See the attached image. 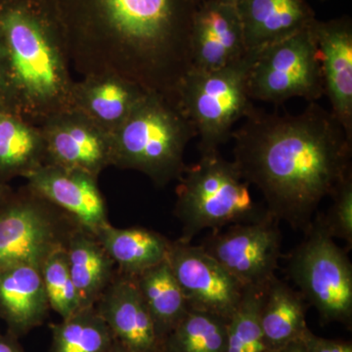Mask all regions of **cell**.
Here are the masks:
<instances>
[{
    "label": "cell",
    "instance_id": "6da1fadb",
    "mask_svg": "<svg viewBox=\"0 0 352 352\" xmlns=\"http://www.w3.org/2000/svg\"><path fill=\"white\" fill-rule=\"evenodd\" d=\"M72 66L115 74L177 102L191 71L190 39L204 0H47Z\"/></svg>",
    "mask_w": 352,
    "mask_h": 352
},
{
    "label": "cell",
    "instance_id": "7a4b0ae2",
    "mask_svg": "<svg viewBox=\"0 0 352 352\" xmlns=\"http://www.w3.org/2000/svg\"><path fill=\"white\" fill-rule=\"evenodd\" d=\"M234 164L261 192L266 210L305 230L324 199L352 173V140L317 102L298 115L252 109L233 131Z\"/></svg>",
    "mask_w": 352,
    "mask_h": 352
},
{
    "label": "cell",
    "instance_id": "3957f363",
    "mask_svg": "<svg viewBox=\"0 0 352 352\" xmlns=\"http://www.w3.org/2000/svg\"><path fill=\"white\" fill-rule=\"evenodd\" d=\"M69 69L47 0H0V101L39 126L72 108Z\"/></svg>",
    "mask_w": 352,
    "mask_h": 352
},
{
    "label": "cell",
    "instance_id": "277c9868",
    "mask_svg": "<svg viewBox=\"0 0 352 352\" xmlns=\"http://www.w3.org/2000/svg\"><path fill=\"white\" fill-rule=\"evenodd\" d=\"M195 138V127L177 102L146 94L111 134L112 166L139 171L163 188L182 178L185 150Z\"/></svg>",
    "mask_w": 352,
    "mask_h": 352
},
{
    "label": "cell",
    "instance_id": "5b68a950",
    "mask_svg": "<svg viewBox=\"0 0 352 352\" xmlns=\"http://www.w3.org/2000/svg\"><path fill=\"white\" fill-rule=\"evenodd\" d=\"M178 182L175 214L182 226L179 239L185 242L207 229L256 221L267 212L254 204L249 183L219 151L201 155Z\"/></svg>",
    "mask_w": 352,
    "mask_h": 352
},
{
    "label": "cell",
    "instance_id": "8992f818",
    "mask_svg": "<svg viewBox=\"0 0 352 352\" xmlns=\"http://www.w3.org/2000/svg\"><path fill=\"white\" fill-rule=\"evenodd\" d=\"M259 51L210 72L190 71L177 90V103L195 127L201 155L219 151L233 126L254 109L248 80Z\"/></svg>",
    "mask_w": 352,
    "mask_h": 352
},
{
    "label": "cell",
    "instance_id": "52a82bcc",
    "mask_svg": "<svg viewBox=\"0 0 352 352\" xmlns=\"http://www.w3.org/2000/svg\"><path fill=\"white\" fill-rule=\"evenodd\" d=\"M288 274L324 323H352V264L336 244L320 214L289 254Z\"/></svg>",
    "mask_w": 352,
    "mask_h": 352
},
{
    "label": "cell",
    "instance_id": "ba28073f",
    "mask_svg": "<svg viewBox=\"0 0 352 352\" xmlns=\"http://www.w3.org/2000/svg\"><path fill=\"white\" fill-rule=\"evenodd\" d=\"M82 228L25 185L0 208V272L22 263L43 266Z\"/></svg>",
    "mask_w": 352,
    "mask_h": 352
},
{
    "label": "cell",
    "instance_id": "9c48e42d",
    "mask_svg": "<svg viewBox=\"0 0 352 352\" xmlns=\"http://www.w3.org/2000/svg\"><path fill=\"white\" fill-rule=\"evenodd\" d=\"M252 101L281 105L292 98L308 103L325 95L318 50L310 27L259 51L248 80Z\"/></svg>",
    "mask_w": 352,
    "mask_h": 352
},
{
    "label": "cell",
    "instance_id": "30bf717a",
    "mask_svg": "<svg viewBox=\"0 0 352 352\" xmlns=\"http://www.w3.org/2000/svg\"><path fill=\"white\" fill-rule=\"evenodd\" d=\"M279 223L266 212L256 221L212 231L200 245L244 288H263L276 276L281 258Z\"/></svg>",
    "mask_w": 352,
    "mask_h": 352
},
{
    "label": "cell",
    "instance_id": "8fae6325",
    "mask_svg": "<svg viewBox=\"0 0 352 352\" xmlns=\"http://www.w3.org/2000/svg\"><path fill=\"white\" fill-rule=\"evenodd\" d=\"M166 261L189 308L230 319L245 288L200 245L171 242Z\"/></svg>",
    "mask_w": 352,
    "mask_h": 352
},
{
    "label": "cell",
    "instance_id": "7c38bea8",
    "mask_svg": "<svg viewBox=\"0 0 352 352\" xmlns=\"http://www.w3.org/2000/svg\"><path fill=\"white\" fill-rule=\"evenodd\" d=\"M39 127L46 164L82 170L96 177L112 166L111 134L75 109L51 116Z\"/></svg>",
    "mask_w": 352,
    "mask_h": 352
},
{
    "label": "cell",
    "instance_id": "4fadbf2b",
    "mask_svg": "<svg viewBox=\"0 0 352 352\" xmlns=\"http://www.w3.org/2000/svg\"><path fill=\"white\" fill-rule=\"evenodd\" d=\"M25 179V185L34 193L66 212L90 232L96 234L110 224L107 206L96 176L44 164Z\"/></svg>",
    "mask_w": 352,
    "mask_h": 352
},
{
    "label": "cell",
    "instance_id": "5bb4252c",
    "mask_svg": "<svg viewBox=\"0 0 352 352\" xmlns=\"http://www.w3.org/2000/svg\"><path fill=\"white\" fill-rule=\"evenodd\" d=\"M318 50L324 92L333 117L352 140V21L349 16L310 25Z\"/></svg>",
    "mask_w": 352,
    "mask_h": 352
},
{
    "label": "cell",
    "instance_id": "9a60e30c",
    "mask_svg": "<svg viewBox=\"0 0 352 352\" xmlns=\"http://www.w3.org/2000/svg\"><path fill=\"white\" fill-rule=\"evenodd\" d=\"M247 52L237 7L221 0H204L192 27L191 71L221 69Z\"/></svg>",
    "mask_w": 352,
    "mask_h": 352
},
{
    "label": "cell",
    "instance_id": "2e32d148",
    "mask_svg": "<svg viewBox=\"0 0 352 352\" xmlns=\"http://www.w3.org/2000/svg\"><path fill=\"white\" fill-rule=\"evenodd\" d=\"M113 339L131 352H160L154 323L134 278L117 271L95 305Z\"/></svg>",
    "mask_w": 352,
    "mask_h": 352
},
{
    "label": "cell",
    "instance_id": "e0dca14e",
    "mask_svg": "<svg viewBox=\"0 0 352 352\" xmlns=\"http://www.w3.org/2000/svg\"><path fill=\"white\" fill-rule=\"evenodd\" d=\"M50 309L41 266L22 263L0 272V319L7 333L24 337L43 325Z\"/></svg>",
    "mask_w": 352,
    "mask_h": 352
},
{
    "label": "cell",
    "instance_id": "ac0fdd59",
    "mask_svg": "<svg viewBox=\"0 0 352 352\" xmlns=\"http://www.w3.org/2000/svg\"><path fill=\"white\" fill-rule=\"evenodd\" d=\"M146 94L138 83L115 74L85 76L74 85L72 109L112 134Z\"/></svg>",
    "mask_w": 352,
    "mask_h": 352
},
{
    "label": "cell",
    "instance_id": "d6986e66",
    "mask_svg": "<svg viewBox=\"0 0 352 352\" xmlns=\"http://www.w3.org/2000/svg\"><path fill=\"white\" fill-rule=\"evenodd\" d=\"M236 7L248 51L263 50L316 20L307 0H241Z\"/></svg>",
    "mask_w": 352,
    "mask_h": 352
},
{
    "label": "cell",
    "instance_id": "ffe728a7",
    "mask_svg": "<svg viewBox=\"0 0 352 352\" xmlns=\"http://www.w3.org/2000/svg\"><path fill=\"white\" fill-rule=\"evenodd\" d=\"M44 164L41 127L0 101V182L27 178Z\"/></svg>",
    "mask_w": 352,
    "mask_h": 352
},
{
    "label": "cell",
    "instance_id": "44dd1931",
    "mask_svg": "<svg viewBox=\"0 0 352 352\" xmlns=\"http://www.w3.org/2000/svg\"><path fill=\"white\" fill-rule=\"evenodd\" d=\"M69 274L80 308L95 307L117 274V266L94 233L78 229L66 247Z\"/></svg>",
    "mask_w": 352,
    "mask_h": 352
},
{
    "label": "cell",
    "instance_id": "7402d4cb",
    "mask_svg": "<svg viewBox=\"0 0 352 352\" xmlns=\"http://www.w3.org/2000/svg\"><path fill=\"white\" fill-rule=\"evenodd\" d=\"M95 235L120 274L132 278L166 261L171 244L162 234L143 227L118 228L108 224Z\"/></svg>",
    "mask_w": 352,
    "mask_h": 352
},
{
    "label": "cell",
    "instance_id": "603a6c76",
    "mask_svg": "<svg viewBox=\"0 0 352 352\" xmlns=\"http://www.w3.org/2000/svg\"><path fill=\"white\" fill-rule=\"evenodd\" d=\"M307 302L286 282L275 276L266 285L261 300V324L267 351L302 340L307 330Z\"/></svg>",
    "mask_w": 352,
    "mask_h": 352
},
{
    "label": "cell",
    "instance_id": "cb8c5ba5",
    "mask_svg": "<svg viewBox=\"0 0 352 352\" xmlns=\"http://www.w3.org/2000/svg\"><path fill=\"white\" fill-rule=\"evenodd\" d=\"M134 280L151 315L161 346L164 340L188 312V303L166 259Z\"/></svg>",
    "mask_w": 352,
    "mask_h": 352
},
{
    "label": "cell",
    "instance_id": "d4e9b609",
    "mask_svg": "<svg viewBox=\"0 0 352 352\" xmlns=\"http://www.w3.org/2000/svg\"><path fill=\"white\" fill-rule=\"evenodd\" d=\"M50 327V352H109L115 340L95 307L82 308Z\"/></svg>",
    "mask_w": 352,
    "mask_h": 352
},
{
    "label": "cell",
    "instance_id": "484cf974",
    "mask_svg": "<svg viewBox=\"0 0 352 352\" xmlns=\"http://www.w3.org/2000/svg\"><path fill=\"white\" fill-rule=\"evenodd\" d=\"M227 324L219 315L189 308L160 352H226Z\"/></svg>",
    "mask_w": 352,
    "mask_h": 352
},
{
    "label": "cell",
    "instance_id": "4316f807",
    "mask_svg": "<svg viewBox=\"0 0 352 352\" xmlns=\"http://www.w3.org/2000/svg\"><path fill=\"white\" fill-rule=\"evenodd\" d=\"M263 288L245 287L242 298L227 324L226 352H266L261 329Z\"/></svg>",
    "mask_w": 352,
    "mask_h": 352
},
{
    "label": "cell",
    "instance_id": "83f0119b",
    "mask_svg": "<svg viewBox=\"0 0 352 352\" xmlns=\"http://www.w3.org/2000/svg\"><path fill=\"white\" fill-rule=\"evenodd\" d=\"M44 289L51 309L69 318L80 308V298L69 274L66 249L51 254L41 266Z\"/></svg>",
    "mask_w": 352,
    "mask_h": 352
},
{
    "label": "cell",
    "instance_id": "f1b7e54d",
    "mask_svg": "<svg viewBox=\"0 0 352 352\" xmlns=\"http://www.w3.org/2000/svg\"><path fill=\"white\" fill-rule=\"evenodd\" d=\"M331 198L333 204L327 214H320L322 221L333 238L352 245V173L340 183Z\"/></svg>",
    "mask_w": 352,
    "mask_h": 352
},
{
    "label": "cell",
    "instance_id": "f546056e",
    "mask_svg": "<svg viewBox=\"0 0 352 352\" xmlns=\"http://www.w3.org/2000/svg\"><path fill=\"white\" fill-rule=\"evenodd\" d=\"M302 340L307 352H352L351 342L325 339L315 335L309 328L303 333Z\"/></svg>",
    "mask_w": 352,
    "mask_h": 352
},
{
    "label": "cell",
    "instance_id": "4dcf8cb0",
    "mask_svg": "<svg viewBox=\"0 0 352 352\" xmlns=\"http://www.w3.org/2000/svg\"><path fill=\"white\" fill-rule=\"evenodd\" d=\"M0 352H25L19 342V339L13 336L0 333Z\"/></svg>",
    "mask_w": 352,
    "mask_h": 352
},
{
    "label": "cell",
    "instance_id": "1f68e13d",
    "mask_svg": "<svg viewBox=\"0 0 352 352\" xmlns=\"http://www.w3.org/2000/svg\"><path fill=\"white\" fill-rule=\"evenodd\" d=\"M266 352H307V349H305L302 340H298L281 347V349H273V351H267Z\"/></svg>",
    "mask_w": 352,
    "mask_h": 352
},
{
    "label": "cell",
    "instance_id": "d6a6232c",
    "mask_svg": "<svg viewBox=\"0 0 352 352\" xmlns=\"http://www.w3.org/2000/svg\"><path fill=\"white\" fill-rule=\"evenodd\" d=\"M13 192L9 183L0 182V208L12 196Z\"/></svg>",
    "mask_w": 352,
    "mask_h": 352
},
{
    "label": "cell",
    "instance_id": "836d02e7",
    "mask_svg": "<svg viewBox=\"0 0 352 352\" xmlns=\"http://www.w3.org/2000/svg\"><path fill=\"white\" fill-rule=\"evenodd\" d=\"M109 352H131L129 349H126V347L122 346L119 342L117 340H113L112 347H111L110 351Z\"/></svg>",
    "mask_w": 352,
    "mask_h": 352
},
{
    "label": "cell",
    "instance_id": "e575fe53",
    "mask_svg": "<svg viewBox=\"0 0 352 352\" xmlns=\"http://www.w3.org/2000/svg\"><path fill=\"white\" fill-rule=\"evenodd\" d=\"M221 1L226 2V3L233 4V6H237L241 0H221Z\"/></svg>",
    "mask_w": 352,
    "mask_h": 352
},
{
    "label": "cell",
    "instance_id": "d590c367",
    "mask_svg": "<svg viewBox=\"0 0 352 352\" xmlns=\"http://www.w3.org/2000/svg\"><path fill=\"white\" fill-rule=\"evenodd\" d=\"M321 1H325V0H321Z\"/></svg>",
    "mask_w": 352,
    "mask_h": 352
}]
</instances>
